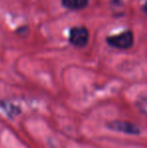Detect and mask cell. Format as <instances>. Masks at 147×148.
Masks as SVG:
<instances>
[{"instance_id":"obj_1","label":"cell","mask_w":147,"mask_h":148,"mask_svg":"<svg viewBox=\"0 0 147 148\" xmlns=\"http://www.w3.org/2000/svg\"><path fill=\"white\" fill-rule=\"evenodd\" d=\"M110 47L119 49H128L132 47L134 43V35L131 30H125L119 34L110 35L106 38Z\"/></svg>"},{"instance_id":"obj_2","label":"cell","mask_w":147,"mask_h":148,"mask_svg":"<svg viewBox=\"0 0 147 148\" xmlns=\"http://www.w3.org/2000/svg\"><path fill=\"white\" fill-rule=\"evenodd\" d=\"M69 41L74 47L83 49L89 42V30L85 26H75L70 29Z\"/></svg>"},{"instance_id":"obj_3","label":"cell","mask_w":147,"mask_h":148,"mask_svg":"<svg viewBox=\"0 0 147 148\" xmlns=\"http://www.w3.org/2000/svg\"><path fill=\"white\" fill-rule=\"evenodd\" d=\"M108 127L112 130L123 132L130 135H137L140 133V129L136 125L130 122H126V121H114V122L109 123Z\"/></svg>"},{"instance_id":"obj_4","label":"cell","mask_w":147,"mask_h":148,"mask_svg":"<svg viewBox=\"0 0 147 148\" xmlns=\"http://www.w3.org/2000/svg\"><path fill=\"white\" fill-rule=\"evenodd\" d=\"M89 0H62V4L64 7L69 10H82L87 7Z\"/></svg>"},{"instance_id":"obj_5","label":"cell","mask_w":147,"mask_h":148,"mask_svg":"<svg viewBox=\"0 0 147 148\" xmlns=\"http://www.w3.org/2000/svg\"><path fill=\"white\" fill-rule=\"evenodd\" d=\"M143 11L145 12V13H147V1H146V3L143 5Z\"/></svg>"}]
</instances>
